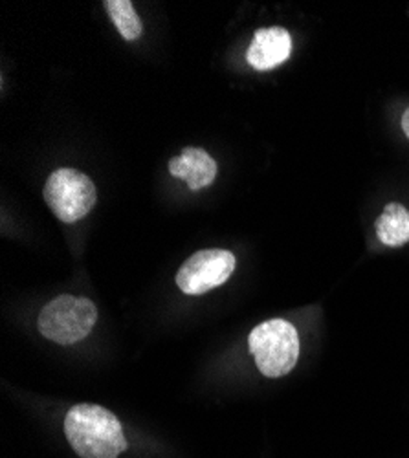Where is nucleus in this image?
Returning a JSON list of instances; mask_svg holds the SVG:
<instances>
[{"label":"nucleus","mask_w":409,"mask_h":458,"mask_svg":"<svg viewBox=\"0 0 409 458\" xmlns=\"http://www.w3.org/2000/svg\"><path fill=\"white\" fill-rule=\"evenodd\" d=\"M292 52V37L285 28H263L253 37V41L246 52L248 63L259 70L267 72L283 64Z\"/></svg>","instance_id":"obj_6"},{"label":"nucleus","mask_w":409,"mask_h":458,"mask_svg":"<svg viewBox=\"0 0 409 458\" xmlns=\"http://www.w3.org/2000/svg\"><path fill=\"white\" fill-rule=\"evenodd\" d=\"M248 347L263 376L281 377L295 367L300 358V335L292 323L268 319L251 330Z\"/></svg>","instance_id":"obj_2"},{"label":"nucleus","mask_w":409,"mask_h":458,"mask_svg":"<svg viewBox=\"0 0 409 458\" xmlns=\"http://www.w3.org/2000/svg\"><path fill=\"white\" fill-rule=\"evenodd\" d=\"M105 8L125 41H136L141 35V21L129 0H105Z\"/></svg>","instance_id":"obj_9"},{"label":"nucleus","mask_w":409,"mask_h":458,"mask_svg":"<svg viewBox=\"0 0 409 458\" xmlns=\"http://www.w3.org/2000/svg\"><path fill=\"white\" fill-rule=\"evenodd\" d=\"M379 241L386 246L398 248L409 242V211L400 204H388L377 220Z\"/></svg>","instance_id":"obj_8"},{"label":"nucleus","mask_w":409,"mask_h":458,"mask_svg":"<svg viewBox=\"0 0 409 458\" xmlns=\"http://www.w3.org/2000/svg\"><path fill=\"white\" fill-rule=\"evenodd\" d=\"M235 270V255L226 250H202L182 264L178 288L188 295H202L225 284Z\"/></svg>","instance_id":"obj_5"},{"label":"nucleus","mask_w":409,"mask_h":458,"mask_svg":"<svg viewBox=\"0 0 409 458\" xmlns=\"http://www.w3.org/2000/svg\"><path fill=\"white\" fill-rule=\"evenodd\" d=\"M402 131L409 140V108L404 112V116H402Z\"/></svg>","instance_id":"obj_10"},{"label":"nucleus","mask_w":409,"mask_h":458,"mask_svg":"<svg viewBox=\"0 0 409 458\" xmlns=\"http://www.w3.org/2000/svg\"><path fill=\"white\" fill-rule=\"evenodd\" d=\"M96 321L98 309L90 299L59 295L41 310L39 330L59 345H73L92 332Z\"/></svg>","instance_id":"obj_3"},{"label":"nucleus","mask_w":409,"mask_h":458,"mask_svg":"<svg viewBox=\"0 0 409 458\" xmlns=\"http://www.w3.org/2000/svg\"><path fill=\"white\" fill-rule=\"evenodd\" d=\"M217 162L202 148L188 147L178 158L169 162V173L183 182H188L192 191L204 189L217 178Z\"/></svg>","instance_id":"obj_7"},{"label":"nucleus","mask_w":409,"mask_h":458,"mask_svg":"<svg viewBox=\"0 0 409 458\" xmlns=\"http://www.w3.org/2000/svg\"><path fill=\"white\" fill-rule=\"evenodd\" d=\"M45 200L61 222L72 224L94 208L96 187L87 174L76 169H57L45 185Z\"/></svg>","instance_id":"obj_4"},{"label":"nucleus","mask_w":409,"mask_h":458,"mask_svg":"<svg viewBox=\"0 0 409 458\" xmlns=\"http://www.w3.org/2000/svg\"><path fill=\"white\" fill-rule=\"evenodd\" d=\"M64 435L81 458H118L127 449L120 420L94 403H80L68 411Z\"/></svg>","instance_id":"obj_1"}]
</instances>
